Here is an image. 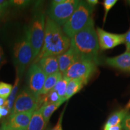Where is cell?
<instances>
[{"label":"cell","mask_w":130,"mask_h":130,"mask_svg":"<svg viewBox=\"0 0 130 130\" xmlns=\"http://www.w3.org/2000/svg\"><path fill=\"white\" fill-rule=\"evenodd\" d=\"M70 46L71 39L65 35L60 26L47 16L45 19L43 46L39 54L34 60L33 63H37L45 57L60 56L67 51Z\"/></svg>","instance_id":"cell-1"},{"label":"cell","mask_w":130,"mask_h":130,"mask_svg":"<svg viewBox=\"0 0 130 130\" xmlns=\"http://www.w3.org/2000/svg\"><path fill=\"white\" fill-rule=\"evenodd\" d=\"M71 46L81 58L97 63L100 46L93 18L82 30L71 39Z\"/></svg>","instance_id":"cell-2"},{"label":"cell","mask_w":130,"mask_h":130,"mask_svg":"<svg viewBox=\"0 0 130 130\" xmlns=\"http://www.w3.org/2000/svg\"><path fill=\"white\" fill-rule=\"evenodd\" d=\"M13 57L16 75L21 78L28 65L32 61V50L29 27H26L23 35L14 44Z\"/></svg>","instance_id":"cell-3"},{"label":"cell","mask_w":130,"mask_h":130,"mask_svg":"<svg viewBox=\"0 0 130 130\" xmlns=\"http://www.w3.org/2000/svg\"><path fill=\"white\" fill-rule=\"evenodd\" d=\"M95 6H91L87 1H79L77 9L63 26L65 35L71 39L87 25L95 10Z\"/></svg>","instance_id":"cell-4"},{"label":"cell","mask_w":130,"mask_h":130,"mask_svg":"<svg viewBox=\"0 0 130 130\" xmlns=\"http://www.w3.org/2000/svg\"><path fill=\"white\" fill-rule=\"evenodd\" d=\"M43 104V96L34 95L28 87H24L17 95L10 115L35 111Z\"/></svg>","instance_id":"cell-5"},{"label":"cell","mask_w":130,"mask_h":130,"mask_svg":"<svg viewBox=\"0 0 130 130\" xmlns=\"http://www.w3.org/2000/svg\"><path fill=\"white\" fill-rule=\"evenodd\" d=\"M97 71V63L90 60L81 58L71 65L63 74L66 79H78L87 84Z\"/></svg>","instance_id":"cell-6"},{"label":"cell","mask_w":130,"mask_h":130,"mask_svg":"<svg viewBox=\"0 0 130 130\" xmlns=\"http://www.w3.org/2000/svg\"><path fill=\"white\" fill-rule=\"evenodd\" d=\"M45 18L43 12H37L34 15L30 28L31 43L32 50V61L41 51L45 37Z\"/></svg>","instance_id":"cell-7"},{"label":"cell","mask_w":130,"mask_h":130,"mask_svg":"<svg viewBox=\"0 0 130 130\" xmlns=\"http://www.w3.org/2000/svg\"><path fill=\"white\" fill-rule=\"evenodd\" d=\"M79 2L78 0H64L60 4H51L48 17L60 27L63 26L77 9Z\"/></svg>","instance_id":"cell-8"},{"label":"cell","mask_w":130,"mask_h":130,"mask_svg":"<svg viewBox=\"0 0 130 130\" xmlns=\"http://www.w3.org/2000/svg\"><path fill=\"white\" fill-rule=\"evenodd\" d=\"M47 75L37 63H32L27 74L28 89L34 95L40 96Z\"/></svg>","instance_id":"cell-9"},{"label":"cell","mask_w":130,"mask_h":130,"mask_svg":"<svg viewBox=\"0 0 130 130\" xmlns=\"http://www.w3.org/2000/svg\"><path fill=\"white\" fill-rule=\"evenodd\" d=\"M100 50L113 49L118 45L125 43V34H115L106 31L100 27L96 29Z\"/></svg>","instance_id":"cell-10"},{"label":"cell","mask_w":130,"mask_h":130,"mask_svg":"<svg viewBox=\"0 0 130 130\" xmlns=\"http://www.w3.org/2000/svg\"><path fill=\"white\" fill-rule=\"evenodd\" d=\"M33 113L34 111H29L9 115L5 123L7 126L12 129L27 130Z\"/></svg>","instance_id":"cell-11"},{"label":"cell","mask_w":130,"mask_h":130,"mask_svg":"<svg viewBox=\"0 0 130 130\" xmlns=\"http://www.w3.org/2000/svg\"><path fill=\"white\" fill-rule=\"evenodd\" d=\"M105 63L110 67L130 74L129 52L126 51L118 56L107 58Z\"/></svg>","instance_id":"cell-12"},{"label":"cell","mask_w":130,"mask_h":130,"mask_svg":"<svg viewBox=\"0 0 130 130\" xmlns=\"http://www.w3.org/2000/svg\"><path fill=\"white\" fill-rule=\"evenodd\" d=\"M57 58L59 71L63 74L71 65L80 59L81 57L74 48L70 46L67 51L58 56Z\"/></svg>","instance_id":"cell-13"},{"label":"cell","mask_w":130,"mask_h":130,"mask_svg":"<svg viewBox=\"0 0 130 130\" xmlns=\"http://www.w3.org/2000/svg\"><path fill=\"white\" fill-rule=\"evenodd\" d=\"M47 76L60 72L57 56H47L41 58L37 63Z\"/></svg>","instance_id":"cell-14"},{"label":"cell","mask_w":130,"mask_h":130,"mask_svg":"<svg viewBox=\"0 0 130 130\" xmlns=\"http://www.w3.org/2000/svg\"><path fill=\"white\" fill-rule=\"evenodd\" d=\"M48 123L45 121L40 108L34 111L27 130H44Z\"/></svg>","instance_id":"cell-15"},{"label":"cell","mask_w":130,"mask_h":130,"mask_svg":"<svg viewBox=\"0 0 130 130\" xmlns=\"http://www.w3.org/2000/svg\"><path fill=\"white\" fill-rule=\"evenodd\" d=\"M86 84L81 79H72L69 80L65 93V101H66L75 94L78 93Z\"/></svg>","instance_id":"cell-16"},{"label":"cell","mask_w":130,"mask_h":130,"mask_svg":"<svg viewBox=\"0 0 130 130\" xmlns=\"http://www.w3.org/2000/svg\"><path fill=\"white\" fill-rule=\"evenodd\" d=\"M63 77V74L60 72H58L55 74L47 76L45 81L44 86L42 89L40 95H46L50 91L53 90L58 81Z\"/></svg>","instance_id":"cell-17"},{"label":"cell","mask_w":130,"mask_h":130,"mask_svg":"<svg viewBox=\"0 0 130 130\" xmlns=\"http://www.w3.org/2000/svg\"><path fill=\"white\" fill-rule=\"evenodd\" d=\"M128 111L125 109L119 110L114 113L109 117L105 122L104 127H109V126L121 125L126 115H128Z\"/></svg>","instance_id":"cell-18"},{"label":"cell","mask_w":130,"mask_h":130,"mask_svg":"<svg viewBox=\"0 0 130 130\" xmlns=\"http://www.w3.org/2000/svg\"><path fill=\"white\" fill-rule=\"evenodd\" d=\"M20 80H21V78L19 77L18 75H16L15 81H14V86H13L12 90V92H11L9 96L8 97L7 100H6L5 106H4V107H7V109L9 110L10 113H11V111H12L14 101H15L16 97H17V93H18V92Z\"/></svg>","instance_id":"cell-19"},{"label":"cell","mask_w":130,"mask_h":130,"mask_svg":"<svg viewBox=\"0 0 130 130\" xmlns=\"http://www.w3.org/2000/svg\"><path fill=\"white\" fill-rule=\"evenodd\" d=\"M62 104H51V103H44L40 107L42 116L44 118L45 121L47 123H48L52 115L54 113L56 110H57L59 107Z\"/></svg>","instance_id":"cell-20"},{"label":"cell","mask_w":130,"mask_h":130,"mask_svg":"<svg viewBox=\"0 0 130 130\" xmlns=\"http://www.w3.org/2000/svg\"><path fill=\"white\" fill-rule=\"evenodd\" d=\"M68 81H69V79L63 77L58 81L57 83L56 84V85L55 86V87L53 89V90L56 91L58 95H59V96L64 101H66L64 100V96Z\"/></svg>","instance_id":"cell-21"},{"label":"cell","mask_w":130,"mask_h":130,"mask_svg":"<svg viewBox=\"0 0 130 130\" xmlns=\"http://www.w3.org/2000/svg\"><path fill=\"white\" fill-rule=\"evenodd\" d=\"M43 96V95H42ZM43 104L44 103H51V104H63L65 101L58 95L57 93L53 89L50 91L46 95H44L43 96Z\"/></svg>","instance_id":"cell-22"},{"label":"cell","mask_w":130,"mask_h":130,"mask_svg":"<svg viewBox=\"0 0 130 130\" xmlns=\"http://www.w3.org/2000/svg\"><path fill=\"white\" fill-rule=\"evenodd\" d=\"M13 86L7 83L0 81V97L7 100L12 92Z\"/></svg>","instance_id":"cell-23"},{"label":"cell","mask_w":130,"mask_h":130,"mask_svg":"<svg viewBox=\"0 0 130 130\" xmlns=\"http://www.w3.org/2000/svg\"><path fill=\"white\" fill-rule=\"evenodd\" d=\"M118 2L117 0H104L102 3L104 6V24L106 21L107 14H108L109 11L112 9V7L116 4Z\"/></svg>","instance_id":"cell-24"},{"label":"cell","mask_w":130,"mask_h":130,"mask_svg":"<svg viewBox=\"0 0 130 130\" xmlns=\"http://www.w3.org/2000/svg\"><path fill=\"white\" fill-rule=\"evenodd\" d=\"M31 1L27 0H10L9 1L10 6L19 8H23L28 6Z\"/></svg>","instance_id":"cell-25"},{"label":"cell","mask_w":130,"mask_h":130,"mask_svg":"<svg viewBox=\"0 0 130 130\" xmlns=\"http://www.w3.org/2000/svg\"><path fill=\"white\" fill-rule=\"evenodd\" d=\"M65 109H66V107H64V109L61 112L59 118H58L57 122L56 125L54 126L53 128H52L51 130H63L62 129V121H63V115H64V113L65 111Z\"/></svg>","instance_id":"cell-26"},{"label":"cell","mask_w":130,"mask_h":130,"mask_svg":"<svg viewBox=\"0 0 130 130\" xmlns=\"http://www.w3.org/2000/svg\"><path fill=\"white\" fill-rule=\"evenodd\" d=\"M123 130H130V113H128L122 123Z\"/></svg>","instance_id":"cell-27"},{"label":"cell","mask_w":130,"mask_h":130,"mask_svg":"<svg viewBox=\"0 0 130 130\" xmlns=\"http://www.w3.org/2000/svg\"><path fill=\"white\" fill-rule=\"evenodd\" d=\"M125 43L126 45V51L130 53V27L128 31L125 34Z\"/></svg>","instance_id":"cell-28"},{"label":"cell","mask_w":130,"mask_h":130,"mask_svg":"<svg viewBox=\"0 0 130 130\" xmlns=\"http://www.w3.org/2000/svg\"><path fill=\"white\" fill-rule=\"evenodd\" d=\"M5 63H6V59H5L4 51L2 47L0 46V69Z\"/></svg>","instance_id":"cell-29"},{"label":"cell","mask_w":130,"mask_h":130,"mask_svg":"<svg viewBox=\"0 0 130 130\" xmlns=\"http://www.w3.org/2000/svg\"><path fill=\"white\" fill-rule=\"evenodd\" d=\"M10 3L9 1L7 0H0V9L7 10L9 7Z\"/></svg>","instance_id":"cell-30"},{"label":"cell","mask_w":130,"mask_h":130,"mask_svg":"<svg viewBox=\"0 0 130 130\" xmlns=\"http://www.w3.org/2000/svg\"><path fill=\"white\" fill-rule=\"evenodd\" d=\"M104 130H123L122 124L118 125L111 126L109 127H104Z\"/></svg>","instance_id":"cell-31"},{"label":"cell","mask_w":130,"mask_h":130,"mask_svg":"<svg viewBox=\"0 0 130 130\" xmlns=\"http://www.w3.org/2000/svg\"><path fill=\"white\" fill-rule=\"evenodd\" d=\"M10 113L9 110L7 109V107H2V110H1V115H2V117L7 116V115H10Z\"/></svg>","instance_id":"cell-32"},{"label":"cell","mask_w":130,"mask_h":130,"mask_svg":"<svg viewBox=\"0 0 130 130\" xmlns=\"http://www.w3.org/2000/svg\"><path fill=\"white\" fill-rule=\"evenodd\" d=\"M87 2L92 6H95L96 5L98 4L99 3H100L98 0H87Z\"/></svg>","instance_id":"cell-33"},{"label":"cell","mask_w":130,"mask_h":130,"mask_svg":"<svg viewBox=\"0 0 130 130\" xmlns=\"http://www.w3.org/2000/svg\"><path fill=\"white\" fill-rule=\"evenodd\" d=\"M6 100L3 99V98L0 97V107H3L5 106V104H6Z\"/></svg>","instance_id":"cell-34"},{"label":"cell","mask_w":130,"mask_h":130,"mask_svg":"<svg viewBox=\"0 0 130 130\" xmlns=\"http://www.w3.org/2000/svg\"><path fill=\"white\" fill-rule=\"evenodd\" d=\"M6 12H7V10L0 9V18H3Z\"/></svg>","instance_id":"cell-35"},{"label":"cell","mask_w":130,"mask_h":130,"mask_svg":"<svg viewBox=\"0 0 130 130\" xmlns=\"http://www.w3.org/2000/svg\"><path fill=\"white\" fill-rule=\"evenodd\" d=\"M125 109L126 110H127V111H128V110L130 109V100H129V101H128V102L127 103V104L126 105Z\"/></svg>","instance_id":"cell-36"},{"label":"cell","mask_w":130,"mask_h":130,"mask_svg":"<svg viewBox=\"0 0 130 130\" xmlns=\"http://www.w3.org/2000/svg\"><path fill=\"white\" fill-rule=\"evenodd\" d=\"M5 128H6V123L4 122L2 123L1 126H0V130H5Z\"/></svg>","instance_id":"cell-37"},{"label":"cell","mask_w":130,"mask_h":130,"mask_svg":"<svg viewBox=\"0 0 130 130\" xmlns=\"http://www.w3.org/2000/svg\"><path fill=\"white\" fill-rule=\"evenodd\" d=\"M5 130H14V129H11V128H9L8 126H7V125H6V128H5Z\"/></svg>","instance_id":"cell-38"},{"label":"cell","mask_w":130,"mask_h":130,"mask_svg":"<svg viewBox=\"0 0 130 130\" xmlns=\"http://www.w3.org/2000/svg\"><path fill=\"white\" fill-rule=\"evenodd\" d=\"M1 110H2V107H0V119L2 117V115H1Z\"/></svg>","instance_id":"cell-39"},{"label":"cell","mask_w":130,"mask_h":130,"mask_svg":"<svg viewBox=\"0 0 130 130\" xmlns=\"http://www.w3.org/2000/svg\"><path fill=\"white\" fill-rule=\"evenodd\" d=\"M44 130H51V128H50V127H46V129H44Z\"/></svg>","instance_id":"cell-40"},{"label":"cell","mask_w":130,"mask_h":130,"mask_svg":"<svg viewBox=\"0 0 130 130\" xmlns=\"http://www.w3.org/2000/svg\"><path fill=\"white\" fill-rule=\"evenodd\" d=\"M127 2H128V4H129V6H130V0H128V1H127Z\"/></svg>","instance_id":"cell-41"}]
</instances>
